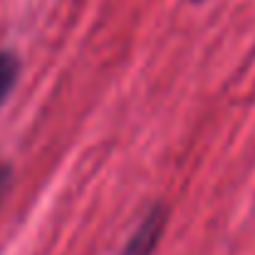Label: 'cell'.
<instances>
[{"instance_id": "1", "label": "cell", "mask_w": 255, "mask_h": 255, "mask_svg": "<svg viewBox=\"0 0 255 255\" xmlns=\"http://www.w3.org/2000/svg\"><path fill=\"white\" fill-rule=\"evenodd\" d=\"M164 226H166V211H164V206H154L144 216V221L129 238V243L124 246L122 255H151L164 233Z\"/></svg>"}, {"instance_id": "2", "label": "cell", "mask_w": 255, "mask_h": 255, "mask_svg": "<svg viewBox=\"0 0 255 255\" xmlns=\"http://www.w3.org/2000/svg\"><path fill=\"white\" fill-rule=\"evenodd\" d=\"M20 77V60L12 52H0V107L10 97Z\"/></svg>"}, {"instance_id": "3", "label": "cell", "mask_w": 255, "mask_h": 255, "mask_svg": "<svg viewBox=\"0 0 255 255\" xmlns=\"http://www.w3.org/2000/svg\"><path fill=\"white\" fill-rule=\"evenodd\" d=\"M7 186H10V166L0 161V201H2V196H5Z\"/></svg>"}, {"instance_id": "4", "label": "cell", "mask_w": 255, "mask_h": 255, "mask_svg": "<svg viewBox=\"0 0 255 255\" xmlns=\"http://www.w3.org/2000/svg\"><path fill=\"white\" fill-rule=\"evenodd\" d=\"M191 2H206V0H191Z\"/></svg>"}]
</instances>
